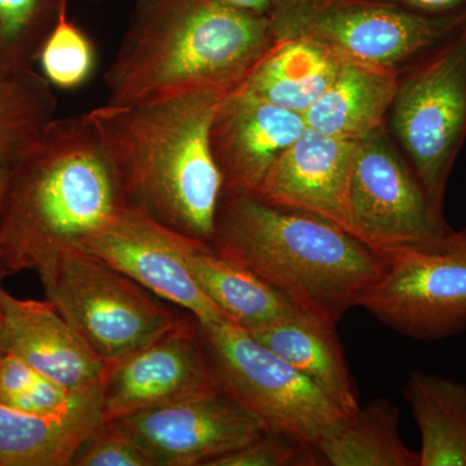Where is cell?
I'll return each mask as SVG.
<instances>
[{"label": "cell", "instance_id": "cell-1", "mask_svg": "<svg viewBox=\"0 0 466 466\" xmlns=\"http://www.w3.org/2000/svg\"><path fill=\"white\" fill-rule=\"evenodd\" d=\"M223 92L85 113L125 205L210 245L223 183L208 130Z\"/></svg>", "mask_w": 466, "mask_h": 466}, {"label": "cell", "instance_id": "cell-2", "mask_svg": "<svg viewBox=\"0 0 466 466\" xmlns=\"http://www.w3.org/2000/svg\"><path fill=\"white\" fill-rule=\"evenodd\" d=\"M272 43L267 15L220 0H137L106 73L108 103L226 94L245 81Z\"/></svg>", "mask_w": 466, "mask_h": 466}, {"label": "cell", "instance_id": "cell-3", "mask_svg": "<svg viewBox=\"0 0 466 466\" xmlns=\"http://www.w3.org/2000/svg\"><path fill=\"white\" fill-rule=\"evenodd\" d=\"M127 208L86 115L56 118L9 167L0 218L2 275L38 269Z\"/></svg>", "mask_w": 466, "mask_h": 466}, {"label": "cell", "instance_id": "cell-4", "mask_svg": "<svg viewBox=\"0 0 466 466\" xmlns=\"http://www.w3.org/2000/svg\"><path fill=\"white\" fill-rule=\"evenodd\" d=\"M210 247L336 325L381 269V257L339 227L253 195L222 193Z\"/></svg>", "mask_w": 466, "mask_h": 466}, {"label": "cell", "instance_id": "cell-5", "mask_svg": "<svg viewBox=\"0 0 466 466\" xmlns=\"http://www.w3.org/2000/svg\"><path fill=\"white\" fill-rule=\"evenodd\" d=\"M388 121L429 201L444 216L451 173L466 142V21L401 67Z\"/></svg>", "mask_w": 466, "mask_h": 466}, {"label": "cell", "instance_id": "cell-6", "mask_svg": "<svg viewBox=\"0 0 466 466\" xmlns=\"http://www.w3.org/2000/svg\"><path fill=\"white\" fill-rule=\"evenodd\" d=\"M47 300L108 364L188 320L121 271L69 249L39 267Z\"/></svg>", "mask_w": 466, "mask_h": 466}, {"label": "cell", "instance_id": "cell-7", "mask_svg": "<svg viewBox=\"0 0 466 466\" xmlns=\"http://www.w3.org/2000/svg\"><path fill=\"white\" fill-rule=\"evenodd\" d=\"M198 328L220 390L267 431L318 449L345 424L346 410L247 330L200 321Z\"/></svg>", "mask_w": 466, "mask_h": 466}, {"label": "cell", "instance_id": "cell-8", "mask_svg": "<svg viewBox=\"0 0 466 466\" xmlns=\"http://www.w3.org/2000/svg\"><path fill=\"white\" fill-rule=\"evenodd\" d=\"M272 38L305 39L346 61L400 70L464 24L434 17L397 0H272Z\"/></svg>", "mask_w": 466, "mask_h": 466}, {"label": "cell", "instance_id": "cell-9", "mask_svg": "<svg viewBox=\"0 0 466 466\" xmlns=\"http://www.w3.org/2000/svg\"><path fill=\"white\" fill-rule=\"evenodd\" d=\"M357 308L401 336L431 342L466 330V226L381 256Z\"/></svg>", "mask_w": 466, "mask_h": 466}, {"label": "cell", "instance_id": "cell-10", "mask_svg": "<svg viewBox=\"0 0 466 466\" xmlns=\"http://www.w3.org/2000/svg\"><path fill=\"white\" fill-rule=\"evenodd\" d=\"M450 229L385 127L358 142L349 192L350 235L381 257Z\"/></svg>", "mask_w": 466, "mask_h": 466}, {"label": "cell", "instance_id": "cell-11", "mask_svg": "<svg viewBox=\"0 0 466 466\" xmlns=\"http://www.w3.org/2000/svg\"><path fill=\"white\" fill-rule=\"evenodd\" d=\"M205 244L142 211L125 208L81 249L115 267L158 299L188 311L200 323L232 324L198 287L189 254Z\"/></svg>", "mask_w": 466, "mask_h": 466}, {"label": "cell", "instance_id": "cell-12", "mask_svg": "<svg viewBox=\"0 0 466 466\" xmlns=\"http://www.w3.org/2000/svg\"><path fill=\"white\" fill-rule=\"evenodd\" d=\"M155 466H207L267 429L222 390L148 408L109 421Z\"/></svg>", "mask_w": 466, "mask_h": 466}, {"label": "cell", "instance_id": "cell-13", "mask_svg": "<svg viewBox=\"0 0 466 466\" xmlns=\"http://www.w3.org/2000/svg\"><path fill=\"white\" fill-rule=\"evenodd\" d=\"M217 391H220L219 382L198 321L191 317L161 339L108 364L100 388L101 412L104 422H109Z\"/></svg>", "mask_w": 466, "mask_h": 466}, {"label": "cell", "instance_id": "cell-14", "mask_svg": "<svg viewBox=\"0 0 466 466\" xmlns=\"http://www.w3.org/2000/svg\"><path fill=\"white\" fill-rule=\"evenodd\" d=\"M299 113L238 86L218 101L208 130L226 195H256L269 168L305 131Z\"/></svg>", "mask_w": 466, "mask_h": 466}, {"label": "cell", "instance_id": "cell-15", "mask_svg": "<svg viewBox=\"0 0 466 466\" xmlns=\"http://www.w3.org/2000/svg\"><path fill=\"white\" fill-rule=\"evenodd\" d=\"M358 142L306 127L269 168L256 198L321 218L349 232V192Z\"/></svg>", "mask_w": 466, "mask_h": 466}, {"label": "cell", "instance_id": "cell-16", "mask_svg": "<svg viewBox=\"0 0 466 466\" xmlns=\"http://www.w3.org/2000/svg\"><path fill=\"white\" fill-rule=\"evenodd\" d=\"M0 327L5 351L70 390L100 389L108 370L81 334L50 300L21 299L0 291Z\"/></svg>", "mask_w": 466, "mask_h": 466}, {"label": "cell", "instance_id": "cell-17", "mask_svg": "<svg viewBox=\"0 0 466 466\" xmlns=\"http://www.w3.org/2000/svg\"><path fill=\"white\" fill-rule=\"evenodd\" d=\"M400 70L345 61L339 76L303 115L306 126L337 139L360 142L386 127Z\"/></svg>", "mask_w": 466, "mask_h": 466}, {"label": "cell", "instance_id": "cell-18", "mask_svg": "<svg viewBox=\"0 0 466 466\" xmlns=\"http://www.w3.org/2000/svg\"><path fill=\"white\" fill-rule=\"evenodd\" d=\"M250 334L311 380L349 415L360 407L336 324L297 309L291 317Z\"/></svg>", "mask_w": 466, "mask_h": 466}, {"label": "cell", "instance_id": "cell-19", "mask_svg": "<svg viewBox=\"0 0 466 466\" xmlns=\"http://www.w3.org/2000/svg\"><path fill=\"white\" fill-rule=\"evenodd\" d=\"M188 263L205 296L233 325L247 332L279 323L299 309L281 291L208 244L195 248Z\"/></svg>", "mask_w": 466, "mask_h": 466}, {"label": "cell", "instance_id": "cell-20", "mask_svg": "<svg viewBox=\"0 0 466 466\" xmlns=\"http://www.w3.org/2000/svg\"><path fill=\"white\" fill-rule=\"evenodd\" d=\"M345 61L305 39H279L241 86L303 116L333 84Z\"/></svg>", "mask_w": 466, "mask_h": 466}, {"label": "cell", "instance_id": "cell-21", "mask_svg": "<svg viewBox=\"0 0 466 466\" xmlns=\"http://www.w3.org/2000/svg\"><path fill=\"white\" fill-rule=\"evenodd\" d=\"M104 424L101 398L72 415L46 417L0 406V466H70Z\"/></svg>", "mask_w": 466, "mask_h": 466}, {"label": "cell", "instance_id": "cell-22", "mask_svg": "<svg viewBox=\"0 0 466 466\" xmlns=\"http://www.w3.org/2000/svg\"><path fill=\"white\" fill-rule=\"evenodd\" d=\"M420 435V466H466V382L413 370L403 390Z\"/></svg>", "mask_w": 466, "mask_h": 466}, {"label": "cell", "instance_id": "cell-23", "mask_svg": "<svg viewBox=\"0 0 466 466\" xmlns=\"http://www.w3.org/2000/svg\"><path fill=\"white\" fill-rule=\"evenodd\" d=\"M317 450L332 466H420L419 451L401 440L400 410L388 398L359 407Z\"/></svg>", "mask_w": 466, "mask_h": 466}, {"label": "cell", "instance_id": "cell-24", "mask_svg": "<svg viewBox=\"0 0 466 466\" xmlns=\"http://www.w3.org/2000/svg\"><path fill=\"white\" fill-rule=\"evenodd\" d=\"M52 85L34 67L0 66V165L11 167L56 118Z\"/></svg>", "mask_w": 466, "mask_h": 466}, {"label": "cell", "instance_id": "cell-25", "mask_svg": "<svg viewBox=\"0 0 466 466\" xmlns=\"http://www.w3.org/2000/svg\"><path fill=\"white\" fill-rule=\"evenodd\" d=\"M100 398V389L70 390L43 376L16 355L8 351L0 355V406L30 415L64 417Z\"/></svg>", "mask_w": 466, "mask_h": 466}, {"label": "cell", "instance_id": "cell-26", "mask_svg": "<svg viewBox=\"0 0 466 466\" xmlns=\"http://www.w3.org/2000/svg\"><path fill=\"white\" fill-rule=\"evenodd\" d=\"M72 0H0V66L34 67Z\"/></svg>", "mask_w": 466, "mask_h": 466}, {"label": "cell", "instance_id": "cell-27", "mask_svg": "<svg viewBox=\"0 0 466 466\" xmlns=\"http://www.w3.org/2000/svg\"><path fill=\"white\" fill-rule=\"evenodd\" d=\"M36 63L41 66L45 78L64 90L79 87L90 78L95 67L94 46L67 18V11L58 18Z\"/></svg>", "mask_w": 466, "mask_h": 466}, {"label": "cell", "instance_id": "cell-28", "mask_svg": "<svg viewBox=\"0 0 466 466\" xmlns=\"http://www.w3.org/2000/svg\"><path fill=\"white\" fill-rule=\"evenodd\" d=\"M323 456L315 447L281 433L266 431L240 449L226 453L207 466H320Z\"/></svg>", "mask_w": 466, "mask_h": 466}, {"label": "cell", "instance_id": "cell-29", "mask_svg": "<svg viewBox=\"0 0 466 466\" xmlns=\"http://www.w3.org/2000/svg\"><path fill=\"white\" fill-rule=\"evenodd\" d=\"M73 466H155L133 441L104 422L76 452Z\"/></svg>", "mask_w": 466, "mask_h": 466}, {"label": "cell", "instance_id": "cell-30", "mask_svg": "<svg viewBox=\"0 0 466 466\" xmlns=\"http://www.w3.org/2000/svg\"><path fill=\"white\" fill-rule=\"evenodd\" d=\"M397 2L426 16L450 17L466 15V0H397Z\"/></svg>", "mask_w": 466, "mask_h": 466}, {"label": "cell", "instance_id": "cell-31", "mask_svg": "<svg viewBox=\"0 0 466 466\" xmlns=\"http://www.w3.org/2000/svg\"><path fill=\"white\" fill-rule=\"evenodd\" d=\"M220 2L260 15H267L272 5V0H220Z\"/></svg>", "mask_w": 466, "mask_h": 466}, {"label": "cell", "instance_id": "cell-32", "mask_svg": "<svg viewBox=\"0 0 466 466\" xmlns=\"http://www.w3.org/2000/svg\"><path fill=\"white\" fill-rule=\"evenodd\" d=\"M9 180V167L0 165V218H2L3 202H5V192H7ZM0 279H2V269H0ZM3 288L0 285V291Z\"/></svg>", "mask_w": 466, "mask_h": 466}, {"label": "cell", "instance_id": "cell-33", "mask_svg": "<svg viewBox=\"0 0 466 466\" xmlns=\"http://www.w3.org/2000/svg\"><path fill=\"white\" fill-rule=\"evenodd\" d=\"M5 351V339H3L2 327H0V355Z\"/></svg>", "mask_w": 466, "mask_h": 466}]
</instances>
